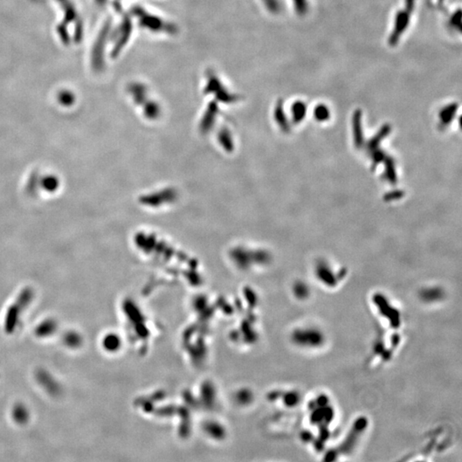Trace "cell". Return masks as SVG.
I'll return each mask as SVG.
<instances>
[{
  "label": "cell",
  "instance_id": "6da1fadb",
  "mask_svg": "<svg viewBox=\"0 0 462 462\" xmlns=\"http://www.w3.org/2000/svg\"><path fill=\"white\" fill-rule=\"evenodd\" d=\"M293 338L295 344L305 350H318L324 347L326 341L325 333L318 327L311 325L297 329Z\"/></svg>",
  "mask_w": 462,
  "mask_h": 462
},
{
  "label": "cell",
  "instance_id": "9a60e30c",
  "mask_svg": "<svg viewBox=\"0 0 462 462\" xmlns=\"http://www.w3.org/2000/svg\"><path fill=\"white\" fill-rule=\"evenodd\" d=\"M265 4L268 7L269 10L274 13H277L280 10V4L278 3V0H265Z\"/></svg>",
  "mask_w": 462,
  "mask_h": 462
},
{
  "label": "cell",
  "instance_id": "7a4b0ae2",
  "mask_svg": "<svg viewBox=\"0 0 462 462\" xmlns=\"http://www.w3.org/2000/svg\"><path fill=\"white\" fill-rule=\"evenodd\" d=\"M415 8V0H405L404 8L396 13L392 32L389 37V44L391 46H395L398 44L402 35L408 29Z\"/></svg>",
  "mask_w": 462,
  "mask_h": 462
},
{
  "label": "cell",
  "instance_id": "7c38bea8",
  "mask_svg": "<svg viewBox=\"0 0 462 462\" xmlns=\"http://www.w3.org/2000/svg\"><path fill=\"white\" fill-rule=\"evenodd\" d=\"M55 325L51 322L44 323V325H42L39 327V334L41 336H47L51 334L54 330Z\"/></svg>",
  "mask_w": 462,
  "mask_h": 462
},
{
  "label": "cell",
  "instance_id": "5bb4252c",
  "mask_svg": "<svg viewBox=\"0 0 462 462\" xmlns=\"http://www.w3.org/2000/svg\"><path fill=\"white\" fill-rule=\"evenodd\" d=\"M64 339H65L67 345H69L70 347H77L78 345L80 344V337L75 333H70L69 335L66 336V337L64 338Z\"/></svg>",
  "mask_w": 462,
  "mask_h": 462
},
{
  "label": "cell",
  "instance_id": "52a82bcc",
  "mask_svg": "<svg viewBox=\"0 0 462 462\" xmlns=\"http://www.w3.org/2000/svg\"><path fill=\"white\" fill-rule=\"evenodd\" d=\"M306 112H307V107L305 103L302 101H296L294 103L293 106H292L294 121L295 123H300L303 121V119L306 118Z\"/></svg>",
  "mask_w": 462,
  "mask_h": 462
},
{
  "label": "cell",
  "instance_id": "ba28073f",
  "mask_svg": "<svg viewBox=\"0 0 462 462\" xmlns=\"http://www.w3.org/2000/svg\"><path fill=\"white\" fill-rule=\"evenodd\" d=\"M313 115L318 122L328 121L331 118V111L327 105L319 104L314 109Z\"/></svg>",
  "mask_w": 462,
  "mask_h": 462
},
{
  "label": "cell",
  "instance_id": "5b68a950",
  "mask_svg": "<svg viewBox=\"0 0 462 462\" xmlns=\"http://www.w3.org/2000/svg\"><path fill=\"white\" fill-rule=\"evenodd\" d=\"M458 109L457 103H452L442 109L439 112L440 126L446 127L452 123L453 119L456 117V112Z\"/></svg>",
  "mask_w": 462,
  "mask_h": 462
},
{
  "label": "cell",
  "instance_id": "4fadbf2b",
  "mask_svg": "<svg viewBox=\"0 0 462 462\" xmlns=\"http://www.w3.org/2000/svg\"><path fill=\"white\" fill-rule=\"evenodd\" d=\"M13 414H14V417H15L16 420L19 421V422H24L28 418V414L26 412L25 408H23V407H17V408H15V411Z\"/></svg>",
  "mask_w": 462,
  "mask_h": 462
},
{
  "label": "cell",
  "instance_id": "30bf717a",
  "mask_svg": "<svg viewBox=\"0 0 462 462\" xmlns=\"http://www.w3.org/2000/svg\"><path fill=\"white\" fill-rule=\"evenodd\" d=\"M294 6L298 15L304 16L309 10L308 0H293Z\"/></svg>",
  "mask_w": 462,
  "mask_h": 462
},
{
  "label": "cell",
  "instance_id": "277c9868",
  "mask_svg": "<svg viewBox=\"0 0 462 462\" xmlns=\"http://www.w3.org/2000/svg\"><path fill=\"white\" fill-rule=\"evenodd\" d=\"M316 273L319 280L329 287H335L337 284L338 281H340V278L333 273L331 268L329 267L326 264L318 265L316 269Z\"/></svg>",
  "mask_w": 462,
  "mask_h": 462
},
{
  "label": "cell",
  "instance_id": "8992f818",
  "mask_svg": "<svg viewBox=\"0 0 462 462\" xmlns=\"http://www.w3.org/2000/svg\"><path fill=\"white\" fill-rule=\"evenodd\" d=\"M361 112L357 110L354 113L353 117V125H354V140L358 146H361L363 143V132H362V125H361Z\"/></svg>",
  "mask_w": 462,
  "mask_h": 462
},
{
  "label": "cell",
  "instance_id": "8fae6325",
  "mask_svg": "<svg viewBox=\"0 0 462 462\" xmlns=\"http://www.w3.org/2000/svg\"><path fill=\"white\" fill-rule=\"evenodd\" d=\"M295 292L297 294V296L300 299H306L309 297L310 290L309 288L307 287L306 284H299L296 286Z\"/></svg>",
  "mask_w": 462,
  "mask_h": 462
},
{
  "label": "cell",
  "instance_id": "3957f363",
  "mask_svg": "<svg viewBox=\"0 0 462 462\" xmlns=\"http://www.w3.org/2000/svg\"><path fill=\"white\" fill-rule=\"evenodd\" d=\"M419 297L426 304H436L441 302L445 297L444 290L440 287L424 288L419 293Z\"/></svg>",
  "mask_w": 462,
  "mask_h": 462
},
{
  "label": "cell",
  "instance_id": "9c48e42d",
  "mask_svg": "<svg viewBox=\"0 0 462 462\" xmlns=\"http://www.w3.org/2000/svg\"><path fill=\"white\" fill-rule=\"evenodd\" d=\"M450 26L457 32H462V10H456L450 17Z\"/></svg>",
  "mask_w": 462,
  "mask_h": 462
}]
</instances>
